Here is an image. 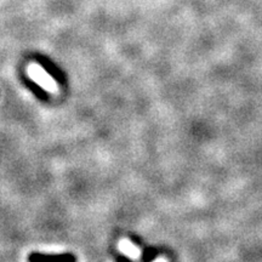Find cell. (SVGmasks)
Instances as JSON below:
<instances>
[{
	"label": "cell",
	"mask_w": 262,
	"mask_h": 262,
	"mask_svg": "<svg viewBox=\"0 0 262 262\" xmlns=\"http://www.w3.org/2000/svg\"><path fill=\"white\" fill-rule=\"evenodd\" d=\"M118 248L124 255L128 256L131 260H139L141 258V250H140V248L136 247L131 240L126 239V238L119 240Z\"/></svg>",
	"instance_id": "obj_3"
},
{
	"label": "cell",
	"mask_w": 262,
	"mask_h": 262,
	"mask_svg": "<svg viewBox=\"0 0 262 262\" xmlns=\"http://www.w3.org/2000/svg\"><path fill=\"white\" fill-rule=\"evenodd\" d=\"M28 74L32 80L43 87L45 91L50 92V94H56L58 91V87L54 79L51 78V75H49L45 72L40 66L32 65L31 67H28Z\"/></svg>",
	"instance_id": "obj_1"
},
{
	"label": "cell",
	"mask_w": 262,
	"mask_h": 262,
	"mask_svg": "<svg viewBox=\"0 0 262 262\" xmlns=\"http://www.w3.org/2000/svg\"><path fill=\"white\" fill-rule=\"evenodd\" d=\"M28 262H75V259L70 254L65 255H45L40 253H32L28 256Z\"/></svg>",
	"instance_id": "obj_2"
},
{
	"label": "cell",
	"mask_w": 262,
	"mask_h": 262,
	"mask_svg": "<svg viewBox=\"0 0 262 262\" xmlns=\"http://www.w3.org/2000/svg\"><path fill=\"white\" fill-rule=\"evenodd\" d=\"M153 262H168V261H166L164 258H159V259H157V260H154Z\"/></svg>",
	"instance_id": "obj_4"
}]
</instances>
